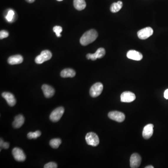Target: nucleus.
I'll return each instance as SVG.
<instances>
[{
  "label": "nucleus",
  "instance_id": "1",
  "mask_svg": "<svg viewBox=\"0 0 168 168\" xmlns=\"http://www.w3.org/2000/svg\"><path fill=\"white\" fill-rule=\"evenodd\" d=\"M98 36V34L96 30L90 29L83 34L80 39V43L83 46H86L93 42L97 38Z\"/></svg>",
  "mask_w": 168,
  "mask_h": 168
},
{
  "label": "nucleus",
  "instance_id": "2",
  "mask_svg": "<svg viewBox=\"0 0 168 168\" xmlns=\"http://www.w3.org/2000/svg\"><path fill=\"white\" fill-rule=\"evenodd\" d=\"M85 141L88 145L92 146L93 147H96L100 143L99 137L93 132H90L86 134Z\"/></svg>",
  "mask_w": 168,
  "mask_h": 168
},
{
  "label": "nucleus",
  "instance_id": "3",
  "mask_svg": "<svg viewBox=\"0 0 168 168\" xmlns=\"http://www.w3.org/2000/svg\"><path fill=\"white\" fill-rule=\"evenodd\" d=\"M52 54L49 50H44L35 58V62L37 64H41L52 58Z\"/></svg>",
  "mask_w": 168,
  "mask_h": 168
},
{
  "label": "nucleus",
  "instance_id": "4",
  "mask_svg": "<svg viewBox=\"0 0 168 168\" xmlns=\"http://www.w3.org/2000/svg\"><path fill=\"white\" fill-rule=\"evenodd\" d=\"M65 112V109L62 106L58 107L52 112L50 116V119L53 122L59 121L63 116Z\"/></svg>",
  "mask_w": 168,
  "mask_h": 168
},
{
  "label": "nucleus",
  "instance_id": "5",
  "mask_svg": "<svg viewBox=\"0 0 168 168\" xmlns=\"http://www.w3.org/2000/svg\"><path fill=\"white\" fill-rule=\"evenodd\" d=\"M103 89V85L102 83L100 82L95 83L90 88V94L92 97H97L101 95Z\"/></svg>",
  "mask_w": 168,
  "mask_h": 168
},
{
  "label": "nucleus",
  "instance_id": "6",
  "mask_svg": "<svg viewBox=\"0 0 168 168\" xmlns=\"http://www.w3.org/2000/svg\"><path fill=\"white\" fill-rule=\"evenodd\" d=\"M153 34V29L151 27H148L144 28L138 31L137 36L140 39L144 40L147 39Z\"/></svg>",
  "mask_w": 168,
  "mask_h": 168
},
{
  "label": "nucleus",
  "instance_id": "7",
  "mask_svg": "<svg viewBox=\"0 0 168 168\" xmlns=\"http://www.w3.org/2000/svg\"><path fill=\"white\" fill-rule=\"evenodd\" d=\"M108 116L111 120H113L117 122H121L125 119V114L119 111H112L109 112Z\"/></svg>",
  "mask_w": 168,
  "mask_h": 168
},
{
  "label": "nucleus",
  "instance_id": "8",
  "mask_svg": "<svg viewBox=\"0 0 168 168\" xmlns=\"http://www.w3.org/2000/svg\"><path fill=\"white\" fill-rule=\"evenodd\" d=\"M12 155L17 161L24 162L26 159V156L24 153L20 148H14L12 150Z\"/></svg>",
  "mask_w": 168,
  "mask_h": 168
},
{
  "label": "nucleus",
  "instance_id": "9",
  "mask_svg": "<svg viewBox=\"0 0 168 168\" xmlns=\"http://www.w3.org/2000/svg\"><path fill=\"white\" fill-rule=\"evenodd\" d=\"M106 54L105 50L103 48H100L97 50L96 52L93 54H89L86 55V58L88 60H91L94 61L96 60L97 58H101L105 56Z\"/></svg>",
  "mask_w": 168,
  "mask_h": 168
},
{
  "label": "nucleus",
  "instance_id": "10",
  "mask_svg": "<svg viewBox=\"0 0 168 168\" xmlns=\"http://www.w3.org/2000/svg\"><path fill=\"white\" fill-rule=\"evenodd\" d=\"M136 98L135 94L129 91L123 92L121 95V101L122 102L130 103L134 101Z\"/></svg>",
  "mask_w": 168,
  "mask_h": 168
},
{
  "label": "nucleus",
  "instance_id": "11",
  "mask_svg": "<svg viewBox=\"0 0 168 168\" xmlns=\"http://www.w3.org/2000/svg\"><path fill=\"white\" fill-rule=\"evenodd\" d=\"M141 157L138 154H133L130 157V167L132 168H138L141 164Z\"/></svg>",
  "mask_w": 168,
  "mask_h": 168
},
{
  "label": "nucleus",
  "instance_id": "12",
  "mask_svg": "<svg viewBox=\"0 0 168 168\" xmlns=\"http://www.w3.org/2000/svg\"><path fill=\"white\" fill-rule=\"evenodd\" d=\"M2 97L7 101L8 105L10 106H13L16 105V101L14 95L12 93L9 92H4L1 94Z\"/></svg>",
  "mask_w": 168,
  "mask_h": 168
},
{
  "label": "nucleus",
  "instance_id": "13",
  "mask_svg": "<svg viewBox=\"0 0 168 168\" xmlns=\"http://www.w3.org/2000/svg\"><path fill=\"white\" fill-rule=\"evenodd\" d=\"M153 128L154 125L152 124H149L145 126L142 131V136L144 139H149L152 136Z\"/></svg>",
  "mask_w": 168,
  "mask_h": 168
},
{
  "label": "nucleus",
  "instance_id": "14",
  "mask_svg": "<svg viewBox=\"0 0 168 168\" xmlns=\"http://www.w3.org/2000/svg\"><path fill=\"white\" fill-rule=\"evenodd\" d=\"M127 57L129 59L136 61L141 60L143 58L141 53L134 50H129L127 53Z\"/></svg>",
  "mask_w": 168,
  "mask_h": 168
},
{
  "label": "nucleus",
  "instance_id": "15",
  "mask_svg": "<svg viewBox=\"0 0 168 168\" xmlns=\"http://www.w3.org/2000/svg\"><path fill=\"white\" fill-rule=\"evenodd\" d=\"M45 97L47 98H50L52 97L55 93V90L52 86L46 84L43 85L42 86Z\"/></svg>",
  "mask_w": 168,
  "mask_h": 168
},
{
  "label": "nucleus",
  "instance_id": "16",
  "mask_svg": "<svg viewBox=\"0 0 168 168\" xmlns=\"http://www.w3.org/2000/svg\"><path fill=\"white\" fill-rule=\"evenodd\" d=\"M24 61V58L20 55H13L8 58V62L11 65H18L22 63Z\"/></svg>",
  "mask_w": 168,
  "mask_h": 168
},
{
  "label": "nucleus",
  "instance_id": "17",
  "mask_svg": "<svg viewBox=\"0 0 168 168\" xmlns=\"http://www.w3.org/2000/svg\"><path fill=\"white\" fill-rule=\"evenodd\" d=\"M24 117L22 114L16 116L14 121L13 122V127L15 129L20 128L24 123Z\"/></svg>",
  "mask_w": 168,
  "mask_h": 168
},
{
  "label": "nucleus",
  "instance_id": "18",
  "mask_svg": "<svg viewBox=\"0 0 168 168\" xmlns=\"http://www.w3.org/2000/svg\"><path fill=\"white\" fill-rule=\"evenodd\" d=\"M76 75V72L72 69L67 68L61 72V76L62 78H73Z\"/></svg>",
  "mask_w": 168,
  "mask_h": 168
},
{
  "label": "nucleus",
  "instance_id": "19",
  "mask_svg": "<svg viewBox=\"0 0 168 168\" xmlns=\"http://www.w3.org/2000/svg\"><path fill=\"white\" fill-rule=\"evenodd\" d=\"M73 5L74 8L79 11L85 9L86 5L85 0H74Z\"/></svg>",
  "mask_w": 168,
  "mask_h": 168
},
{
  "label": "nucleus",
  "instance_id": "20",
  "mask_svg": "<svg viewBox=\"0 0 168 168\" xmlns=\"http://www.w3.org/2000/svg\"><path fill=\"white\" fill-rule=\"evenodd\" d=\"M123 3L121 1H119L117 2H114L111 5L110 10L112 13L118 12L121 9Z\"/></svg>",
  "mask_w": 168,
  "mask_h": 168
},
{
  "label": "nucleus",
  "instance_id": "21",
  "mask_svg": "<svg viewBox=\"0 0 168 168\" xmlns=\"http://www.w3.org/2000/svg\"><path fill=\"white\" fill-rule=\"evenodd\" d=\"M61 140L59 138L52 139L50 141V145L53 149H57L61 144Z\"/></svg>",
  "mask_w": 168,
  "mask_h": 168
},
{
  "label": "nucleus",
  "instance_id": "22",
  "mask_svg": "<svg viewBox=\"0 0 168 168\" xmlns=\"http://www.w3.org/2000/svg\"><path fill=\"white\" fill-rule=\"evenodd\" d=\"M41 135V132L40 131H37L35 132H30L27 134V137L29 139H37L39 136H40Z\"/></svg>",
  "mask_w": 168,
  "mask_h": 168
},
{
  "label": "nucleus",
  "instance_id": "23",
  "mask_svg": "<svg viewBox=\"0 0 168 168\" xmlns=\"http://www.w3.org/2000/svg\"><path fill=\"white\" fill-rule=\"evenodd\" d=\"M15 12L12 9H9L8 12L6 16L5 17L6 19L9 22H12L13 21L14 18L15 17Z\"/></svg>",
  "mask_w": 168,
  "mask_h": 168
},
{
  "label": "nucleus",
  "instance_id": "24",
  "mask_svg": "<svg viewBox=\"0 0 168 168\" xmlns=\"http://www.w3.org/2000/svg\"><path fill=\"white\" fill-rule=\"evenodd\" d=\"M53 32L56 33V36H57V37H61L60 33L62 32V28L61 26H56L53 27Z\"/></svg>",
  "mask_w": 168,
  "mask_h": 168
},
{
  "label": "nucleus",
  "instance_id": "25",
  "mask_svg": "<svg viewBox=\"0 0 168 168\" xmlns=\"http://www.w3.org/2000/svg\"><path fill=\"white\" fill-rule=\"evenodd\" d=\"M0 146H1V149H8L9 148V142H4L2 139H1V142H0Z\"/></svg>",
  "mask_w": 168,
  "mask_h": 168
},
{
  "label": "nucleus",
  "instance_id": "26",
  "mask_svg": "<svg viewBox=\"0 0 168 168\" xmlns=\"http://www.w3.org/2000/svg\"><path fill=\"white\" fill-rule=\"evenodd\" d=\"M57 164L54 162H48L44 166L45 168H57Z\"/></svg>",
  "mask_w": 168,
  "mask_h": 168
},
{
  "label": "nucleus",
  "instance_id": "27",
  "mask_svg": "<svg viewBox=\"0 0 168 168\" xmlns=\"http://www.w3.org/2000/svg\"><path fill=\"white\" fill-rule=\"evenodd\" d=\"M9 33L6 30H1L0 32V39H2L8 37Z\"/></svg>",
  "mask_w": 168,
  "mask_h": 168
},
{
  "label": "nucleus",
  "instance_id": "28",
  "mask_svg": "<svg viewBox=\"0 0 168 168\" xmlns=\"http://www.w3.org/2000/svg\"><path fill=\"white\" fill-rule=\"evenodd\" d=\"M164 97L167 100H168V89L166 90L164 93Z\"/></svg>",
  "mask_w": 168,
  "mask_h": 168
},
{
  "label": "nucleus",
  "instance_id": "29",
  "mask_svg": "<svg viewBox=\"0 0 168 168\" xmlns=\"http://www.w3.org/2000/svg\"><path fill=\"white\" fill-rule=\"evenodd\" d=\"M26 1L29 3H33L35 1V0H26Z\"/></svg>",
  "mask_w": 168,
  "mask_h": 168
},
{
  "label": "nucleus",
  "instance_id": "30",
  "mask_svg": "<svg viewBox=\"0 0 168 168\" xmlns=\"http://www.w3.org/2000/svg\"><path fill=\"white\" fill-rule=\"evenodd\" d=\"M145 168H154V167L152 165H149V166H147V167H146Z\"/></svg>",
  "mask_w": 168,
  "mask_h": 168
},
{
  "label": "nucleus",
  "instance_id": "31",
  "mask_svg": "<svg viewBox=\"0 0 168 168\" xmlns=\"http://www.w3.org/2000/svg\"><path fill=\"white\" fill-rule=\"evenodd\" d=\"M57 1H62L63 0H57Z\"/></svg>",
  "mask_w": 168,
  "mask_h": 168
}]
</instances>
